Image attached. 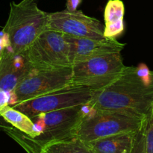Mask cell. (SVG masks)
I'll use <instances>...</instances> for the list:
<instances>
[{"mask_svg":"<svg viewBox=\"0 0 153 153\" xmlns=\"http://www.w3.org/2000/svg\"><path fill=\"white\" fill-rule=\"evenodd\" d=\"M153 102V73L146 66L126 67L105 88L92 91L87 108L145 118Z\"/></svg>","mask_w":153,"mask_h":153,"instance_id":"cell-1","label":"cell"},{"mask_svg":"<svg viewBox=\"0 0 153 153\" xmlns=\"http://www.w3.org/2000/svg\"><path fill=\"white\" fill-rule=\"evenodd\" d=\"M10 13L2 31L8 35L12 51L23 52L48 29L49 13L40 10L35 0L10 2Z\"/></svg>","mask_w":153,"mask_h":153,"instance_id":"cell-2","label":"cell"},{"mask_svg":"<svg viewBox=\"0 0 153 153\" xmlns=\"http://www.w3.org/2000/svg\"><path fill=\"white\" fill-rule=\"evenodd\" d=\"M145 118L116 111L88 108L78 127L76 137L88 143L120 133L136 131L143 125Z\"/></svg>","mask_w":153,"mask_h":153,"instance_id":"cell-3","label":"cell"},{"mask_svg":"<svg viewBox=\"0 0 153 153\" xmlns=\"http://www.w3.org/2000/svg\"><path fill=\"white\" fill-rule=\"evenodd\" d=\"M126 67L120 52L77 63L72 66L70 85L98 91L118 79Z\"/></svg>","mask_w":153,"mask_h":153,"instance_id":"cell-4","label":"cell"},{"mask_svg":"<svg viewBox=\"0 0 153 153\" xmlns=\"http://www.w3.org/2000/svg\"><path fill=\"white\" fill-rule=\"evenodd\" d=\"M34 69L56 70L72 67L70 48L64 34L46 29L23 52Z\"/></svg>","mask_w":153,"mask_h":153,"instance_id":"cell-5","label":"cell"},{"mask_svg":"<svg viewBox=\"0 0 153 153\" xmlns=\"http://www.w3.org/2000/svg\"><path fill=\"white\" fill-rule=\"evenodd\" d=\"M85 105L73 106L41 114L32 118L40 134L32 138L40 146L76 137L79 126L86 114Z\"/></svg>","mask_w":153,"mask_h":153,"instance_id":"cell-6","label":"cell"},{"mask_svg":"<svg viewBox=\"0 0 153 153\" xmlns=\"http://www.w3.org/2000/svg\"><path fill=\"white\" fill-rule=\"evenodd\" d=\"M91 97L92 91L89 88L69 85L45 95L16 103L11 106L32 119L41 114L65 108L87 105Z\"/></svg>","mask_w":153,"mask_h":153,"instance_id":"cell-7","label":"cell"},{"mask_svg":"<svg viewBox=\"0 0 153 153\" xmlns=\"http://www.w3.org/2000/svg\"><path fill=\"white\" fill-rule=\"evenodd\" d=\"M71 76L72 67L56 70L34 69L10 93V105L69 86Z\"/></svg>","mask_w":153,"mask_h":153,"instance_id":"cell-8","label":"cell"},{"mask_svg":"<svg viewBox=\"0 0 153 153\" xmlns=\"http://www.w3.org/2000/svg\"><path fill=\"white\" fill-rule=\"evenodd\" d=\"M48 29L77 37L102 38L105 37V25L96 18L78 10L71 12L66 9L49 13Z\"/></svg>","mask_w":153,"mask_h":153,"instance_id":"cell-9","label":"cell"},{"mask_svg":"<svg viewBox=\"0 0 153 153\" xmlns=\"http://www.w3.org/2000/svg\"><path fill=\"white\" fill-rule=\"evenodd\" d=\"M65 35L70 48V61L71 65L88 61L92 58L112 53H119L125 48V43L117 39L102 37H77Z\"/></svg>","mask_w":153,"mask_h":153,"instance_id":"cell-10","label":"cell"},{"mask_svg":"<svg viewBox=\"0 0 153 153\" xmlns=\"http://www.w3.org/2000/svg\"><path fill=\"white\" fill-rule=\"evenodd\" d=\"M28 60L22 53H14L7 48L0 54V89L13 92L19 82L34 70Z\"/></svg>","mask_w":153,"mask_h":153,"instance_id":"cell-11","label":"cell"},{"mask_svg":"<svg viewBox=\"0 0 153 153\" xmlns=\"http://www.w3.org/2000/svg\"><path fill=\"white\" fill-rule=\"evenodd\" d=\"M136 132L120 133L86 143L94 153H131Z\"/></svg>","mask_w":153,"mask_h":153,"instance_id":"cell-12","label":"cell"},{"mask_svg":"<svg viewBox=\"0 0 153 153\" xmlns=\"http://www.w3.org/2000/svg\"><path fill=\"white\" fill-rule=\"evenodd\" d=\"M125 6L121 0H109L105 8L104 36L116 39L123 34Z\"/></svg>","mask_w":153,"mask_h":153,"instance_id":"cell-13","label":"cell"},{"mask_svg":"<svg viewBox=\"0 0 153 153\" xmlns=\"http://www.w3.org/2000/svg\"><path fill=\"white\" fill-rule=\"evenodd\" d=\"M0 116L20 132L29 136L31 138L40 134L37 127L29 117L10 105L0 111Z\"/></svg>","mask_w":153,"mask_h":153,"instance_id":"cell-14","label":"cell"},{"mask_svg":"<svg viewBox=\"0 0 153 153\" xmlns=\"http://www.w3.org/2000/svg\"><path fill=\"white\" fill-rule=\"evenodd\" d=\"M40 146L46 153H94L86 143L77 137L50 142Z\"/></svg>","mask_w":153,"mask_h":153,"instance_id":"cell-15","label":"cell"},{"mask_svg":"<svg viewBox=\"0 0 153 153\" xmlns=\"http://www.w3.org/2000/svg\"><path fill=\"white\" fill-rule=\"evenodd\" d=\"M13 138L21 145L27 153H46L43 148L36 143L31 137L22 132L12 134Z\"/></svg>","mask_w":153,"mask_h":153,"instance_id":"cell-16","label":"cell"},{"mask_svg":"<svg viewBox=\"0 0 153 153\" xmlns=\"http://www.w3.org/2000/svg\"><path fill=\"white\" fill-rule=\"evenodd\" d=\"M146 153H153V108L151 107L145 118Z\"/></svg>","mask_w":153,"mask_h":153,"instance_id":"cell-17","label":"cell"},{"mask_svg":"<svg viewBox=\"0 0 153 153\" xmlns=\"http://www.w3.org/2000/svg\"><path fill=\"white\" fill-rule=\"evenodd\" d=\"M145 121V120H144ZM137 131L134 137L131 153H146V139H145V123Z\"/></svg>","mask_w":153,"mask_h":153,"instance_id":"cell-18","label":"cell"},{"mask_svg":"<svg viewBox=\"0 0 153 153\" xmlns=\"http://www.w3.org/2000/svg\"><path fill=\"white\" fill-rule=\"evenodd\" d=\"M7 48H11L8 35L4 31L0 32V54Z\"/></svg>","mask_w":153,"mask_h":153,"instance_id":"cell-19","label":"cell"},{"mask_svg":"<svg viewBox=\"0 0 153 153\" xmlns=\"http://www.w3.org/2000/svg\"><path fill=\"white\" fill-rule=\"evenodd\" d=\"M10 102V93L0 89V111Z\"/></svg>","mask_w":153,"mask_h":153,"instance_id":"cell-20","label":"cell"},{"mask_svg":"<svg viewBox=\"0 0 153 153\" xmlns=\"http://www.w3.org/2000/svg\"><path fill=\"white\" fill-rule=\"evenodd\" d=\"M66 7L67 10L69 11L74 12L77 10L78 7L81 4L82 0H66Z\"/></svg>","mask_w":153,"mask_h":153,"instance_id":"cell-21","label":"cell"},{"mask_svg":"<svg viewBox=\"0 0 153 153\" xmlns=\"http://www.w3.org/2000/svg\"><path fill=\"white\" fill-rule=\"evenodd\" d=\"M152 108H153V102H152Z\"/></svg>","mask_w":153,"mask_h":153,"instance_id":"cell-22","label":"cell"}]
</instances>
